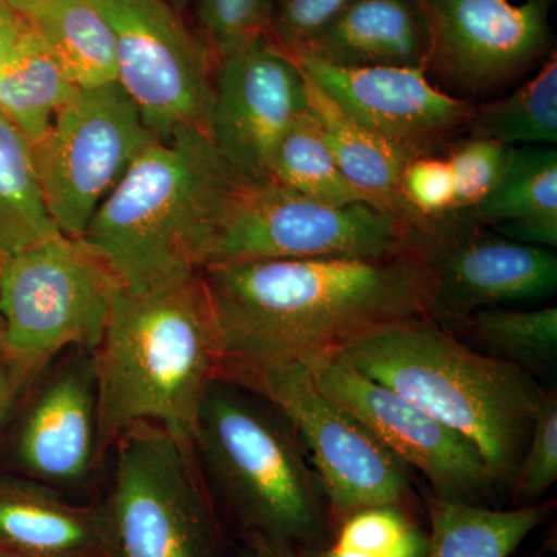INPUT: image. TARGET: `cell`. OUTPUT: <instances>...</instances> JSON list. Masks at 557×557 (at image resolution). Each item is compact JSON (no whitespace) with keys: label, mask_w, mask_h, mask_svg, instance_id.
Returning a JSON list of instances; mask_svg holds the SVG:
<instances>
[{"label":"cell","mask_w":557,"mask_h":557,"mask_svg":"<svg viewBox=\"0 0 557 557\" xmlns=\"http://www.w3.org/2000/svg\"><path fill=\"white\" fill-rule=\"evenodd\" d=\"M218 327L220 376L309 366L372 333L429 319L424 251L381 259H263L200 271Z\"/></svg>","instance_id":"6da1fadb"},{"label":"cell","mask_w":557,"mask_h":557,"mask_svg":"<svg viewBox=\"0 0 557 557\" xmlns=\"http://www.w3.org/2000/svg\"><path fill=\"white\" fill-rule=\"evenodd\" d=\"M237 182L205 132L180 129L138 157L79 239L121 288H170L205 269Z\"/></svg>","instance_id":"7a4b0ae2"},{"label":"cell","mask_w":557,"mask_h":557,"mask_svg":"<svg viewBox=\"0 0 557 557\" xmlns=\"http://www.w3.org/2000/svg\"><path fill=\"white\" fill-rule=\"evenodd\" d=\"M94 361L101 449L137 424L190 446L201 399L222 369L200 273L159 292L116 288Z\"/></svg>","instance_id":"3957f363"},{"label":"cell","mask_w":557,"mask_h":557,"mask_svg":"<svg viewBox=\"0 0 557 557\" xmlns=\"http://www.w3.org/2000/svg\"><path fill=\"white\" fill-rule=\"evenodd\" d=\"M471 442L498 486L515 485L545 391L431 319L372 333L339 355Z\"/></svg>","instance_id":"277c9868"},{"label":"cell","mask_w":557,"mask_h":557,"mask_svg":"<svg viewBox=\"0 0 557 557\" xmlns=\"http://www.w3.org/2000/svg\"><path fill=\"white\" fill-rule=\"evenodd\" d=\"M190 449L255 541L293 557L321 536L324 493L292 426L267 399L223 376L212 380Z\"/></svg>","instance_id":"5b68a950"},{"label":"cell","mask_w":557,"mask_h":557,"mask_svg":"<svg viewBox=\"0 0 557 557\" xmlns=\"http://www.w3.org/2000/svg\"><path fill=\"white\" fill-rule=\"evenodd\" d=\"M119 287L79 237L0 256V354L33 380L64 351H94Z\"/></svg>","instance_id":"8992f818"},{"label":"cell","mask_w":557,"mask_h":557,"mask_svg":"<svg viewBox=\"0 0 557 557\" xmlns=\"http://www.w3.org/2000/svg\"><path fill=\"white\" fill-rule=\"evenodd\" d=\"M423 251L420 231L369 203H319L273 180L231 190L207 263L263 259H381Z\"/></svg>","instance_id":"52a82bcc"},{"label":"cell","mask_w":557,"mask_h":557,"mask_svg":"<svg viewBox=\"0 0 557 557\" xmlns=\"http://www.w3.org/2000/svg\"><path fill=\"white\" fill-rule=\"evenodd\" d=\"M108 508L109 555L212 557L211 519L193 449L153 424L115 440Z\"/></svg>","instance_id":"ba28073f"},{"label":"cell","mask_w":557,"mask_h":557,"mask_svg":"<svg viewBox=\"0 0 557 557\" xmlns=\"http://www.w3.org/2000/svg\"><path fill=\"white\" fill-rule=\"evenodd\" d=\"M157 139L116 81L76 90L33 146L44 201L58 231L83 237L102 201Z\"/></svg>","instance_id":"9c48e42d"},{"label":"cell","mask_w":557,"mask_h":557,"mask_svg":"<svg viewBox=\"0 0 557 557\" xmlns=\"http://www.w3.org/2000/svg\"><path fill=\"white\" fill-rule=\"evenodd\" d=\"M267 399L287 420L325 498L344 511L394 505L410 490L408 468L314 383L307 366L223 376Z\"/></svg>","instance_id":"30bf717a"},{"label":"cell","mask_w":557,"mask_h":557,"mask_svg":"<svg viewBox=\"0 0 557 557\" xmlns=\"http://www.w3.org/2000/svg\"><path fill=\"white\" fill-rule=\"evenodd\" d=\"M115 38L116 83L159 139L208 135L214 53L166 0H91Z\"/></svg>","instance_id":"8fae6325"},{"label":"cell","mask_w":557,"mask_h":557,"mask_svg":"<svg viewBox=\"0 0 557 557\" xmlns=\"http://www.w3.org/2000/svg\"><path fill=\"white\" fill-rule=\"evenodd\" d=\"M424 255L431 269L429 319L449 332L480 310L541 302L557 289L553 249L505 239L468 214L438 222Z\"/></svg>","instance_id":"7c38bea8"},{"label":"cell","mask_w":557,"mask_h":557,"mask_svg":"<svg viewBox=\"0 0 557 557\" xmlns=\"http://www.w3.org/2000/svg\"><path fill=\"white\" fill-rule=\"evenodd\" d=\"M309 369L317 386L357 418L406 468L420 472L437 497L478 504L498 486L471 442L339 355L321 359Z\"/></svg>","instance_id":"4fadbf2b"},{"label":"cell","mask_w":557,"mask_h":557,"mask_svg":"<svg viewBox=\"0 0 557 557\" xmlns=\"http://www.w3.org/2000/svg\"><path fill=\"white\" fill-rule=\"evenodd\" d=\"M307 109L298 62L263 36L218 58L208 138L242 182L267 180L278 143Z\"/></svg>","instance_id":"5bb4252c"},{"label":"cell","mask_w":557,"mask_h":557,"mask_svg":"<svg viewBox=\"0 0 557 557\" xmlns=\"http://www.w3.org/2000/svg\"><path fill=\"white\" fill-rule=\"evenodd\" d=\"M434 72L454 89L490 91L536 64L549 44L552 0H421Z\"/></svg>","instance_id":"9a60e30c"},{"label":"cell","mask_w":557,"mask_h":557,"mask_svg":"<svg viewBox=\"0 0 557 557\" xmlns=\"http://www.w3.org/2000/svg\"><path fill=\"white\" fill-rule=\"evenodd\" d=\"M311 84L410 161L445 156L475 106L428 79L423 69L343 67L295 58Z\"/></svg>","instance_id":"2e32d148"},{"label":"cell","mask_w":557,"mask_h":557,"mask_svg":"<svg viewBox=\"0 0 557 557\" xmlns=\"http://www.w3.org/2000/svg\"><path fill=\"white\" fill-rule=\"evenodd\" d=\"M22 418L16 456L33 482L73 486L89 478L101 450L94 351L67 350Z\"/></svg>","instance_id":"e0dca14e"},{"label":"cell","mask_w":557,"mask_h":557,"mask_svg":"<svg viewBox=\"0 0 557 557\" xmlns=\"http://www.w3.org/2000/svg\"><path fill=\"white\" fill-rule=\"evenodd\" d=\"M431 32L421 0H351L295 58L343 67H429ZM293 58V60H295Z\"/></svg>","instance_id":"ac0fdd59"},{"label":"cell","mask_w":557,"mask_h":557,"mask_svg":"<svg viewBox=\"0 0 557 557\" xmlns=\"http://www.w3.org/2000/svg\"><path fill=\"white\" fill-rule=\"evenodd\" d=\"M0 553L13 557L109 556L104 511L76 507L33 480H0Z\"/></svg>","instance_id":"d6986e66"},{"label":"cell","mask_w":557,"mask_h":557,"mask_svg":"<svg viewBox=\"0 0 557 557\" xmlns=\"http://www.w3.org/2000/svg\"><path fill=\"white\" fill-rule=\"evenodd\" d=\"M469 218L505 239L557 247V150L555 146H518L496 188Z\"/></svg>","instance_id":"ffe728a7"},{"label":"cell","mask_w":557,"mask_h":557,"mask_svg":"<svg viewBox=\"0 0 557 557\" xmlns=\"http://www.w3.org/2000/svg\"><path fill=\"white\" fill-rule=\"evenodd\" d=\"M306 81L309 112L317 120L344 177L361 194L366 203L406 220L424 239L423 223L401 193V172L408 160L386 139L348 116L324 91Z\"/></svg>","instance_id":"44dd1931"},{"label":"cell","mask_w":557,"mask_h":557,"mask_svg":"<svg viewBox=\"0 0 557 557\" xmlns=\"http://www.w3.org/2000/svg\"><path fill=\"white\" fill-rule=\"evenodd\" d=\"M78 89L116 81L115 38L91 0H7Z\"/></svg>","instance_id":"7402d4cb"},{"label":"cell","mask_w":557,"mask_h":557,"mask_svg":"<svg viewBox=\"0 0 557 557\" xmlns=\"http://www.w3.org/2000/svg\"><path fill=\"white\" fill-rule=\"evenodd\" d=\"M548 512L549 505L491 509L435 496L423 557H509Z\"/></svg>","instance_id":"603a6c76"},{"label":"cell","mask_w":557,"mask_h":557,"mask_svg":"<svg viewBox=\"0 0 557 557\" xmlns=\"http://www.w3.org/2000/svg\"><path fill=\"white\" fill-rule=\"evenodd\" d=\"M76 90L78 87L28 25L0 67V110L35 146Z\"/></svg>","instance_id":"cb8c5ba5"},{"label":"cell","mask_w":557,"mask_h":557,"mask_svg":"<svg viewBox=\"0 0 557 557\" xmlns=\"http://www.w3.org/2000/svg\"><path fill=\"white\" fill-rule=\"evenodd\" d=\"M61 234L40 189L30 139L0 110V256Z\"/></svg>","instance_id":"d4e9b609"},{"label":"cell","mask_w":557,"mask_h":557,"mask_svg":"<svg viewBox=\"0 0 557 557\" xmlns=\"http://www.w3.org/2000/svg\"><path fill=\"white\" fill-rule=\"evenodd\" d=\"M467 335L487 357L502 359L525 369L531 375L552 372L557 359V309L480 310L456 329Z\"/></svg>","instance_id":"484cf974"},{"label":"cell","mask_w":557,"mask_h":557,"mask_svg":"<svg viewBox=\"0 0 557 557\" xmlns=\"http://www.w3.org/2000/svg\"><path fill=\"white\" fill-rule=\"evenodd\" d=\"M469 137L496 139L504 145L556 146L557 60L553 51L536 75L508 97L474 109L467 127Z\"/></svg>","instance_id":"4316f807"},{"label":"cell","mask_w":557,"mask_h":557,"mask_svg":"<svg viewBox=\"0 0 557 557\" xmlns=\"http://www.w3.org/2000/svg\"><path fill=\"white\" fill-rule=\"evenodd\" d=\"M269 178L319 203L333 207L366 203L341 172L309 109L278 143Z\"/></svg>","instance_id":"83f0119b"},{"label":"cell","mask_w":557,"mask_h":557,"mask_svg":"<svg viewBox=\"0 0 557 557\" xmlns=\"http://www.w3.org/2000/svg\"><path fill=\"white\" fill-rule=\"evenodd\" d=\"M428 539L394 505L355 509L319 557H423Z\"/></svg>","instance_id":"f1b7e54d"},{"label":"cell","mask_w":557,"mask_h":557,"mask_svg":"<svg viewBox=\"0 0 557 557\" xmlns=\"http://www.w3.org/2000/svg\"><path fill=\"white\" fill-rule=\"evenodd\" d=\"M200 36L220 57L267 36L274 0H196Z\"/></svg>","instance_id":"f546056e"},{"label":"cell","mask_w":557,"mask_h":557,"mask_svg":"<svg viewBox=\"0 0 557 557\" xmlns=\"http://www.w3.org/2000/svg\"><path fill=\"white\" fill-rule=\"evenodd\" d=\"M511 146L496 139L468 137L446 150L456 182L454 214H467L496 188L507 168Z\"/></svg>","instance_id":"4dcf8cb0"},{"label":"cell","mask_w":557,"mask_h":557,"mask_svg":"<svg viewBox=\"0 0 557 557\" xmlns=\"http://www.w3.org/2000/svg\"><path fill=\"white\" fill-rule=\"evenodd\" d=\"M401 193L423 223L426 244L435 223L454 214L456 182L448 159L426 156L408 161L401 172Z\"/></svg>","instance_id":"1f68e13d"},{"label":"cell","mask_w":557,"mask_h":557,"mask_svg":"<svg viewBox=\"0 0 557 557\" xmlns=\"http://www.w3.org/2000/svg\"><path fill=\"white\" fill-rule=\"evenodd\" d=\"M557 479V395L545 391L534 418L525 456L516 478V494L520 500L544 496Z\"/></svg>","instance_id":"d6a6232c"},{"label":"cell","mask_w":557,"mask_h":557,"mask_svg":"<svg viewBox=\"0 0 557 557\" xmlns=\"http://www.w3.org/2000/svg\"><path fill=\"white\" fill-rule=\"evenodd\" d=\"M351 0H274L267 38L295 58L325 30Z\"/></svg>","instance_id":"836d02e7"},{"label":"cell","mask_w":557,"mask_h":557,"mask_svg":"<svg viewBox=\"0 0 557 557\" xmlns=\"http://www.w3.org/2000/svg\"><path fill=\"white\" fill-rule=\"evenodd\" d=\"M28 24L7 0H0V67L16 49Z\"/></svg>","instance_id":"e575fe53"},{"label":"cell","mask_w":557,"mask_h":557,"mask_svg":"<svg viewBox=\"0 0 557 557\" xmlns=\"http://www.w3.org/2000/svg\"><path fill=\"white\" fill-rule=\"evenodd\" d=\"M30 379L10 364L0 354V421L9 412L14 398L20 394L25 384L30 383Z\"/></svg>","instance_id":"d590c367"},{"label":"cell","mask_w":557,"mask_h":557,"mask_svg":"<svg viewBox=\"0 0 557 557\" xmlns=\"http://www.w3.org/2000/svg\"><path fill=\"white\" fill-rule=\"evenodd\" d=\"M247 557H292L285 555V553L277 552V549L269 547L267 544H262V542L255 541L251 549H249Z\"/></svg>","instance_id":"8d00e7d4"},{"label":"cell","mask_w":557,"mask_h":557,"mask_svg":"<svg viewBox=\"0 0 557 557\" xmlns=\"http://www.w3.org/2000/svg\"><path fill=\"white\" fill-rule=\"evenodd\" d=\"M168 3H171L174 9H177L178 11H183L186 9V7L189 5L193 0H166Z\"/></svg>","instance_id":"74e56055"},{"label":"cell","mask_w":557,"mask_h":557,"mask_svg":"<svg viewBox=\"0 0 557 557\" xmlns=\"http://www.w3.org/2000/svg\"><path fill=\"white\" fill-rule=\"evenodd\" d=\"M0 557H13V556L5 555V553H0Z\"/></svg>","instance_id":"f35d334b"}]
</instances>
